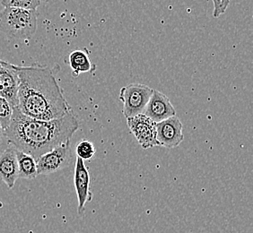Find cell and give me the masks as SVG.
Segmentation results:
<instances>
[{
  "instance_id": "obj_10",
  "label": "cell",
  "mask_w": 253,
  "mask_h": 233,
  "mask_svg": "<svg viewBox=\"0 0 253 233\" xmlns=\"http://www.w3.org/2000/svg\"><path fill=\"white\" fill-rule=\"evenodd\" d=\"M142 114L150 117L153 121L159 123L170 116H175L176 112L166 94L154 90L150 100Z\"/></svg>"
},
{
  "instance_id": "obj_5",
  "label": "cell",
  "mask_w": 253,
  "mask_h": 233,
  "mask_svg": "<svg viewBox=\"0 0 253 233\" xmlns=\"http://www.w3.org/2000/svg\"><path fill=\"white\" fill-rule=\"evenodd\" d=\"M71 159V140L44 154L36 160L38 175H49L62 170Z\"/></svg>"
},
{
  "instance_id": "obj_11",
  "label": "cell",
  "mask_w": 253,
  "mask_h": 233,
  "mask_svg": "<svg viewBox=\"0 0 253 233\" xmlns=\"http://www.w3.org/2000/svg\"><path fill=\"white\" fill-rule=\"evenodd\" d=\"M18 179L16 149L10 145L0 154V180L11 190L15 187V182Z\"/></svg>"
},
{
  "instance_id": "obj_12",
  "label": "cell",
  "mask_w": 253,
  "mask_h": 233,
  "mask_svg": "<svg viewBox=\"0 0 253 233\" xmlns=\"http://www.w3.org/2000/svg\"><path fill=\"white\" fill-rule=\"evenodd\" d=\"M68 60L75 78H78L80 74L88 73L94 70V66L90 60L86 49L74 50L69 55Z\"/></svg>"
},
{
  "instance_id": "obj_1",
  "label": "cell",
  "mask_w": 253,
  "mask_h": 233,
  "mask_svg": "<svg viewBox=\"0 0 253 233\" xmlns=\"http://www.w3.org/2000/svg\"><path fill=\"white\" fill-rule=\"evenodd\" d=\"M17 108L23 114L40 120H51L72 112L53 68L34 64L29 67L17 66Z\"/></svg>"
},
{
  "instance_id": "obj_18",
  "label": "cell",
  "mask_w": 253,
  "mask_h": 233,
  "mask_svg": "<svg viewBox=\"0 0 253 233\" xmlns=\"http://www.w3.org/2000/svg\"><path fill=\"white\" fill-rule=\"evenodd\" d=\"M10 146L9 142L7 139V136L3 127L0 126V154Z\"/></svg>"
},
{
  "instance_id": "obj_17",
  "label": "cell",
  "mask_w": 253,
  "mask_h": 233,
  "mask_svg": "<svg viewBox=\"0 0 253 233\" xmlns=\"http://www.w3.org/2000/svg\"><path fill=\"white\" fill-rule=\"evenodd\" d=\"M214 4V12L213 15L214 18L219 17L220 15L225 13L230 4V0H212Z\"/></svg>"
},
{
  "instance_id": "obj_13",
  "label": "cell",
  "mask_w": 253,
  "mask_h": 233,
  "mask_svg": "<svg viewBox=\"0 0 253 233\" xmlns=\"http://www.w3.org/2000/svg\"><path fill=\"white\" fill-rule=\"evenodd\" d=\"M18 163V177L25 180H34L37 176V163L33 156L16 149Z\"/></svg>"
},
{
  "instance_id": "obj_4",
  "label": "cell",
  "mask_w": 253,
  "mask_h": 233,
  "mask_svg": "<svg viewBox=\"0 0 253 233\" xmlns=\"http://www.w3.org/2000/svg\"><path fill=\"white\" fill-rule=\"evenodd\" d=\"M154 89L140 83H132L122 87L120 100L123 102V115L127 117L142 114L149 102Z\"/></svg>"
},
{
  "instance_id": "obj_9",
  "label": "cell",
  "mask_w": 253,
  "mask_h": 233,
  "mask_svg": "<svg viewBox=\"0 0 253 233\" xmlns=\"http://www.w3.org/2000/svg\"><path fill=\"white\" fill-rule=\"evenodd\" d=\"M74 184L78 200V214H83L85 205L93 199V193L90 190V174L84 160L77 157L75 166Z\"/></svg>"
},
{
  "instance_id": "obj_15",
  "label": "cell",
  "mask_w": 253,
  "mask_h": 233,
  "mask_svg": "<svg viewBox=\"0 0 253 233\" xmlns=\"http://www.w3.org/2000/svg\"><path fill=\"white\" fill-rule=\"evenodd\" d=\"M14 108L5 98L0 96V126L5 130L9 126L12 116H13Z\"/></svg>"
},
{
  "instance_id": "obj_6",
  "label": "cell",
  "mask_w": 253,
  "mask_h": 233,
  "mask_svg": "<svg viewBox=\"0 0 253 233\" xmlns=\"http://www.w3.org/2000/svg\"><path fill=\"white\" fill-rule=\"evenodd\" d=\"M126 123L129 130L143 149L160 146L156 139V123L150 117L144 114H138L127 117Z\"/></svg>"
},
{
  "instance_id": "obj_3",
  "label": "cell",
  "mask_w": 253,
  "mask_h": 233,
  "mask_svg": "<svg viewBox=\"0 0 253 233\" xmlns=\"http://www.w3.org/2000/svg\"><path fill=\"white\" fill-rule=\"evenodd\" d=\"M38 12L5 7L0 12V30L9 38L30 39L37 31Z\"/></svg>"
},
{
  "instance_id": "obj_16",
  "label": "cell",
  "mask_w": 253,
  "mask_h": 233,
  "mask_svg": "<svg viewBox=\"0 0 253 233\" xmlns=\"http://www.w3.org/2000/svg\"><path fill=\"white\" fill-rule=\"evenodd\" d=\"M42 3V0H1V4L5 7H15L26 10H36Z\"/></svg>"
},
{
  "instance_id": "obj_14",
  "label": "cell",
  "mask_w": 253,
  "mask_h": 233,
  "mask_svg": "<svg viewBox=\"0 0 253 233\" xmlns=\"http://www.w3.org/2000/svg\"><path fill=\"white\" fill-rule=\"evenodd\" d=\"M76 153L78 158L83 160H91L95 155V146L93 143L86 139L81 140L76 147Z\"/></svg>"
},
{
  "instance_id": "obj_7",
  "label": "cell",
  "mask_w": 253,
  "mask_h": 233,
  "mask_svg": "<svg viewBox=\"0 0 253 233\" xmlns=\"http://www.w3.org/2000/svg\"><path fill=\"white\" fill-rule=\"evenodd\" d=\"M18 88L17 66L0 59V96L5 98L13 108L18 105Z\"/></svg>"
},
{
  "instance_id": "obj_8",
  "label": "cell",
  "mask_w": 253,
  "mask_h": 233,
  "mask_svg": "<svg viewBox=\"0 0 253 233\" xmlns=\"http://www.w3.org/2000/svg\"><path fill=\"white\" fill-rule=\"evenodd\" d=\"M182 128V123L176 115L156 123V139L160 146L174 148L180 146L184 139Z\"/></svg>"
},
{
  "instance_id": "obj_2",
  "label": "cell",
  "mask_w": 253,
  "mask_h": 233,
  "mask_svg": "<svg viewBox=\"0 0 253 233\" xmlns=\"http://www.w3.org/2000/svg\"><path fill=\"white\" fill-rule=\"evenodd\" d=\"M79 128V121L73 112L51 120H40L26 116L14 108L12 120L5 129L11 146L33 156H40L71 140Z\"/></svg>"
}]
</instances>
